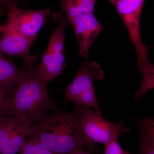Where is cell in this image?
Segmentation results:
<instances>
[{"instance_id": "6", "label": "cell", "mask_w": 154, "mask_h": 154, "mask_svg": "<svg viewBox=\"0 0 154 154\" xmlns=\"http://www.w3.org/2000/svg\"><path fill=\"white\" fill-rule=\"evenodd\" d=\"M79 128L88 140L92 143L105 145L113 141L130 129L127 127L121 119L116 123L105 119L90 107L81 105Z\"/></svg>"}, {"instance_id": "5", "label": "cell", "mask_w": 154, "mask_h": 154, "mask_svg": "<svg viewBox=\"0 0 154 154\" xmlns=\"http://www.w3.org/2000/svg\"><path fill=\"white\" fill-rule=\"evenodd\" d=\"M52 18L56 23V27L53 31L38 67L39 73L48 84L62 73L66 66L65 31L69 25V19L63 12H55Z\"/></svg>"}, {"instance_id": "15", "label": "cell", "mask_w": 154, "mask_h": 154, "mask_svg": "<svg viewBox=\"0 0 154 154\" xmlns=\"http://www.w3.org/2000/svg\"><path fill=\"white\" fill-rule=\"evenodd\" d=\"M38 140L35 138H31L25 141L21 146L18 154H37Z\"/></svg>"}, {"instance_id": "22", "label": "cell", "mask_w": 154, "mask_h": 154, "mask_svg": "<svg viewBox=\"0 0 154 154\" xmlns=\"http://www.w3.org/2000/svg\"><path fill=\"white\" fill-rule=\"evenodd\" d=\"M1 85V82H0V85Z\"/></svg>"}, {"instance_id": "10", "label": "cell", "mask_w": 154, "mask_h": 154, "mask_svg": "<svg viewBox=\"0 0 154 154\" xmlns=\"http://www.w3.org/2000/svg\"><path fill=\"white\" fill-rule=\"evenodd\" d=\"M136 123L139 140L137 154H154V117H139Z\"/></svg>"}, {"instance_id": "17", "label": "cell", "mask_w": 154, "mask_h": 154, "mask_svg": "<svg viewBox=\"0 0 154 154\" xmlns=\"http://www.w3.org/2000/svg\"><path fill=\"white\" fill-rule=\"evenodd\" d=\"M37 154H52L49 150L45 147L38 140V146H37Z\"/></svg>"}, {"instance_id": "16", "label": "cell", "mask_w": 154, "mask_h": 154, "mask_svg": "<svg viewBox=\"0 0 154 154\" xmlns=\"http://www.w3.org/2000/svg\"><path fill=\"white\" fill-rule=\"evenodd\" d=\"M104 154H130L122 148L117 140L104 145Z\"/></svg>"}, {"instance_id": "23", "label": "cell", "mask_w": 154, "mask_h": 154, "mask_svg": "<svg viewBox=\"0 0 154 154\" xmlns=\"http://www.w3.org/2000/svg\"><path fill=\"white\" fill-rule=\"evenodd\" d=\"M25 1V0H23V1Z\"/></svg>"}, {"instance_id": "21", "label": "cell", "mask_w": 154, "mask_h": 154, "mask_svg": "<svg viewBox=\"0 0 154 154\" xmlns=\"http://www.w3.org/2000/svg\"><path fill=\"white\" fill-rule=\"evenodd\" d=\"M6 30V25L5 24L4 25L0 24V34H2Z\"/></svg>"}, {"instance_id": "9", "label": "cell", "mask_w": 154, "mask_h": 154, "mask_svg": "<svg viewBox=\"0 0 154 154\" xmlns=\"http://www.w3.org/2000/svg\"><path fill=\"white\" fill-rule=\"evenodd\" d=\"M36 40L6 30L0 36V51L9 55L25 58L30 55V49Z\"/></svg>"}, {"instance_id": "1", "label": "cell", "mask_w": 154, "mask_h": 154, "mask_svg": "<svg viewBox=\"0 0 154 154\" xmlns=\"http://www.w3.org/2000/svg\"><path fill=\"white\" fill-rule=\"evenodd\" d=\"M74 105L68 112L53 111L30 125L29 137L38 139L52 154H68L79 148L98 151L80 129L81 105Z\"/></svg>"}, {"instance_id": "20", "label": "cell", "mask_w": 154, "mask_h": 154, "mask_svg": "<svg viewBox=\"0 0 154 154\" xmlns=\"http://www.w3.org/2000/svg\"><path fill=\"white\" fill-rule=\"evenodd\" d=\"M0 1H3L5 2L7 6H8L11 4H14V3H18L20 2H23V0H0Z\"/></svg>"}, {"instance_id": "13", "label": "cell", "mask_w": 154, "mask_h": 154, "mask_svg": "<svg viewBox=\"0 0 154 154\" xmlns=\"http://www.w3.org/2000/svg\"><path fill=\"white\" fill-rule=\"evenodd\" d=\"M98 0H61V12L68 19L77 16L95 13Z\"/></svg>"}, {"instance_id": "12", "label": "cell", "mask_w": 154, "mask_h": 154, "mask_svg": "<svg viewBox=\"0 0 154 154\" xmlns=\"http://www.w3.org/2000/svg\"><path fill=\"white\" fill-rule=\"evenodd\" d=\"M27 73L22 68H19L5 56L0 51V82L2 84L18 85L26 79Z\"/></svg>"}, {"instance_id": "19", "label": "cell", "mask_w": 154, "mask_h": 154, "mask_svg": "<svg viewBox=\"0 0 154 154\" xmlns=\"http://www.w3.org/2000/svg\"><path fill=\"white\" fill-rule=\"evenodd\" d=\"M8 10L7 4L3 1H0V18L4 15V13Z\"/></svg>"}, {"instance_id": "2", "label": "cell", "mask_w": 154, "mask_h": 154, "mask_svg": "<svg viewBox=\"0 0 154 154\" xmlns=\"http://www.w3.org/2000/svg\"><path fill=\"white\" fill-rule=\"evenodd\" d=\"M38 67L36 56L30 55L23 59L22 68L27 73V76L15 87L6 116L23 118L32 124L48 112L61 110L50 96L48 84L39 73Z\"/></svg>"}, {"instance_id": "3", "label": "cell", "mask_w": 154, "mask_h": 154, "mask_svg": "<svg viewBox=\"0 0 154 154\" xmlns=\"http://www.w3.org/2000/svg\"><path fill=\"white\" fill-rule=\"evenodd\" d=\"M107 1L113 5L127 29L137 54L138 71L141 74L152 72L154 67L149 60V49L143 42L140 35L141 14L145 0Z\"/></svg>"}, {"instance_id": "14", "label": "cell", "mask_w": 154, "mask_h": 154, "mask_svg": "<svg viewBox=\"0 0 154 154\" xmlns=\"http://www.w3.org/2000/svg\"><path fill=\"white\" fill-rule=\"evenodd\" d=\"M23 119L10 116H0V147L10 138Z\"/></svg>"}, {"instance_id": "18", "label": "cell", "mask_w": 154, "mask_h": 154, "mask_svg": "<svg viewBox=\"0 0 154 154\" xmlns=\"http://www.w3.org/2000/svg\"><path fill=\"white\" fill-rule=\"evenodd\" d=\"M68 154H93L87 151L83 148H79Z\"/></svg>"}, {"instance_id": "8", "label": "cell", "mask_w": 154, "mask_h": 154, "mask_svg": "<svg viewBox=\"0 0 154 154\" xmlns=\"http://www.w3.org/2000/svg\"><path fill=\"white\" fill-rule=\"evenodd\" d=\"M79 43L80 55L84 59L89 58L90 48L104 27L95 16V13L85 14L68 19Z\"/></svg>"}, {"instance_id": "4", "label": "cell", "mask_w": 154, "mask_h": 154, "mask_svg": "<svg viewBox=\"0 0 154 154\" xmlns=\"http://www.w3.org/2000/svg\"><path fill=\"white\" fill-rule=\"evenodd\" d=\"M104 77L105 73L99 63L96 61H90L89 58L84 59L75 77L65 89L64 102L72 101L88 106L102 115L96 98L94 84L96 81L103 79Z\"/></svg>"}, {"instance_id": "11", "label": "cell", "mask_w": 154, "mask_h": 154, "mask_svg": "<svg viewBox=\"0 0 154 154\" xmlns=\"http://www.w3.org/2000/svg\"><path fill=\"white\" fill-rule=\"evenodd\" d=\"M30 125L26 119H22L10 138L0 147V154H18L29 137Z\"/></svg>"}, {"instance_id": "7", "label": "cell", "mask_w": 154, "mask_h": 154, "mask_svg": "<svg viewBox=\"0 0 154 154\" xmlns=\"http://www.w3.org/2000/svg\"><path fill=\"white\" fill-rule=\"evenodd\" d=\"M8 10L6 30L36 39L51 12L49 7L40 10H21L17 4L8 6Z\"/></svg>"}]
</instances>
